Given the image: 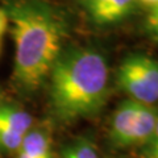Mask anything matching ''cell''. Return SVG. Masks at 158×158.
Listing matches in <instances>:
<instances>
[{
  "instance_id": "cell-1",
  "label": "cell",
  "mask_w": 158,
  "mask_h": 158,
  "mask_svg": "<svg viewBox=\"0 0 158 158\" xmlns=\"http://www.w3.org/2000/svg\"><path fill=\"white\" fill-rule=\"evenodd\" d=\"M12 25L15 62L12 82L25 94L37 91L61 54L66 23L44 0H15L4 8Z\"/></svg>"
},
{
  "instance_id": "cell-2",
  "label": "cell",
  "mask_w": 158,
  "mask_h": 158,
  "mask_svg": "<svg viewBox=\"0 0 158 158\" xmlns=\"http://www.w3.org/2000/svg\"><path fill=\"white\" fill-rule=\"evenodd\" d=\"M108 65L95 49L73 46L62 50L49 74L53 115L74 123L98 115L108 98Z\"/></svg>"
},
{
  "instance_id": "cell-3",
  "label": "cell",
  "mask_w": 158,
  "mask_h": 158,
  "mask_svg": "<svg viewBox=\"0 0 158 158\" xmlns=\"http://www.w3.org/2000/svg\"><path fill=\"white\" fill-rule=\"evenodd\" d=\"M117 83L132 100L154 106L158 102V61L144 54L128 56L118 66Z\"/></svg>"
},
{
  "instance_id": "cell-4",
  "label": "cell",
  "mask_w": 158,
  "mask_h": 158,
  "mask_svg": "<svg viewBox=\"0 0 158 158\" xmlns=\"http://www.w3.org/2000/svg\"><path fill=\"white\" fill-rule=\"evenodd\" d=\"M138 107H140L138 102L127 99V100L121 102L113 112L111 120L110 140L115 148L125 149V148L133 146V135H135Z\"/></svg>"
},
{
  "instance_id": "cell-5",
  "label": "cell",
  "mask_w": 158,
  "mask_h": 158,
  "mask_svg": "<svg viewBox=\"0 0 158 158\" xmlns=\"http://www.w3.org/2000/svg\"><path fill=\"white\" fill-rule=\"evenodd\" d=\"M135 0H82V4L96 24L115 23L129 13Z\"/></svg>"
},
{
  "instance_id": "cell-6",
  "label": "cell",
  "mask_w": 158,
  "mask_h": 158,
  "mask_svg": "<svg viewBox=\"0 0 158 158\" xmlns=\"http://www.w3.org/2000/svg\"><path fill=\"white\" fill-rule=\"evenodd\" d=\"M17 153L28 158H54L49 132L42 128H32L24 136Z\"/></svg>"
},
{
  "instance_id": "cell-7",
  "label": "cell",
  "mask_w": 158,
  "mask_h": 158,
  "mask_svg": "<svg viewBox=\"0 0 158 158\" xmlns=\"http://www.w3.org/2000/svg\"><path fill=\"white\" fill-rule=\"evenodd\" d=\"M158 125V110L154 106L140 103L133 135V146L146 145L154 136Z\"/></svg>"
},
{
  "instance_id": "cell-8",
  "label": "cell",
  "mask_w": 158,
  "mask_h": 158,
  "mask_svg": "<svg viewBox=\"0 0 158 158\" xmlns=\"http://www.w3.org/2000/svg\"><path fill=\"white\" fill-rule=\"evenodd\" d=\"M0 127L25 136L33 128V117L21 107L0 102Z\"/></svg>"
},
{
  "instance_id": "cell-9",
  "label": "cell",
  "mask_w": 158,
  "mask_h": 158,
  "mask_svg": "<svg viewBox=\"0 0 158 158\" xmlns=\"http://www.w3.org/2000/svg\"><path fill=\"white\" fill-rule=\"evenodd\" d=\"M62 158H99V156L90 141L77 140L63 150Z\"/></svg>"
},
{
  "instance_id": "cell-10",
  "label": "cell",
  "mask_w": 158,
  "mask_h": 158,
  "mask_svg": "<svg viewBox=\"0 0 158 158\" xmlns=\"http://www.w3.org/2000/svg\"><path fill=\"white\" fill-rule=\"evenodd\" d=\"M23 135L0 127V150L7 153H17L23 142Z\"/></svg>"
},
{
  "instance_id": "cell-11",
  "label": "cell",
  "mask_w": 158,
  "mask_h": 158,
  "mask_svg": "<svg viewBox=\"0 0 158 158\" xmlns=\"http://www.w3.org/2000/svg\"><path fill=\"white\" fill-rule=\"evenodd\" d=\"M145 157L146 158H158V125L154 136L145 145Z\"/></svg>"
},
{
  "instance_id": "cell-12",
  "label": "cell",
  "mask_w": 158,
  "mask_h": 158,
  "mask_svg": "<svg viewBox=\"0 0 158 158\" xmlns=\"http://www.w3.org/2000/svg\"><path fill=\"white\" fill-rule=\"evenodd\" d=\"M149 24H150V28L153 29L154 34L158 37V6L153 7V11L149 17Z\"/></svg>"
},
{
  "instance_id": "cell-13",
  "label": "cell",
  "mask_w": 158,
  "mask_h": 158,
  "mask_svg": "<svg viewBox=\"0 0 158 158\" xmlns=\"http://www.w3.org/2000/svg\"><path fill=\"white\" fill-rule=\"evenodd\" d=\"M8 17H7V13L4 11V8H0V38L3 37V34L6 33L7 28H8Z\"/></svg>"
},
{
  "instance_id": "cell-14",
  "label": "cell",
  "mask_w": 158,
  "mask_h": 158,
  "mask_svg": "<svg viewBox=\"0 0 158 158\" xmlns=\"http://www.w3.org/2000/svg\"><path fill=\"white\" fill-rule=\"evenodd\" d=\"M140 2L148 4V6H152V7L158 6V0H140Z\"/></svg>"
},
{
  "instance_id": "cell-15",
  "label": "cell",
  "mask_w": 158,
  "mask_h": 158,
  "mask_svg": "<svg viewBox=\"0 0 158 158\" xmlns=\"http://www.w3.org/2000/svg\"><path fill=\"white\" fill-rule=\"evenodd\" d=\"M0 50H2V38H0Z\"/></svg>"
}]
</instances>
